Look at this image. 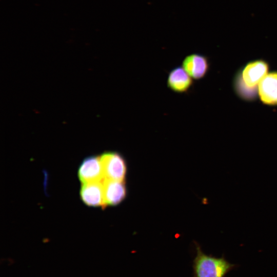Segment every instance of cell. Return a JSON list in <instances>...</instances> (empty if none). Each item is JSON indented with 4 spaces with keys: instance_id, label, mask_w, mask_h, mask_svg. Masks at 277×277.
<instances>
[{
    "instance_id": "8992f818",
    "label": "cell",
    "mask_w": 277,
    "mask_h": 277,
    "mask_svg": "<svg viewBox=\"0 0 277 277\" xmlns=\"http://www.w3.org/2000/svg\"><path fill=\"white\" fill-rule=\"evenodd\" d=\"M193 83V79L182 66L174 68L168 73L167 85L174 92L186 93L192 87Z\"/></svg>"
},
{
    "instance_id": "6da1fadb",
    "label": "cell",
    "mask_w": 277,
    "mask_h": 277,
    "mask_svg": "<svg viewBox=\"0 0 277 277\" xmlns=\"http://www.w3.org/2000/svg\"><path fill=\"white\" fill-rule=\"evenodd\" d=\"M196 248V255L193 261V277H225L235 267L223 256L207 255L197 244Z\"/></svg>"
},
{
    "instance_id": "5b68a950",
    "label": "cell",
    "mask_w": 277,
    "mask_h": 277,
    "mask_svg": "<svg viewBox=\"0 0 277 277\" xmlns=\"http://www.w3.org/2000/svg\"><path fill=\"white\" fill-rule=\"evenodd\" d=\"M182 67L194 80L204 78L209 69L208 58L201 54L191 53L184 58Z\"/></svg>"
},
{
    "instance_id": "3957f363",
    "label": "cell",
    "mask_w": 277,
    "mask_h": 277,
    "mask_svg": "<svg viewBox=\"0 0 277 277\" xmlns=\"http://www.w3.org/2000/svg\"><path fill=\"white\" fill-rule=\"evenodd\" d=\"M100 157L104 179L124 181L127 167L123 157L116 152H107Z\"/></svg>"
},
{
    "instance_id": "52a82bcc",
    "label": "cell",
    "mask_w": 277,
    "mask_h": 277,
    "mask_svg": "<svg viewBox=\"0 0 277 277\" xmlns=\"http://www.w3.org/2000/svg\"><path fill=\"white\" fill-rule=\"evenodd\" d=\"M258 94L262 102L277 105V71L268 73L258 86Z\"/></svg>"
},
{
    "instance_id": "ba28073f",
    "label": "cell",
    "mask_w": 277,
    "mask_h": 277,
    "mask_svg": "<svg viewBox=\"0 0 277 277\" xmlns=\"http://www.w3.org/2000/svg\"><path fill=\"white\" fill-rule=\"evenodd\" d=\"M103 185L105 207L119 204L126 195L124 181L104 179Z\"/></svg>"
},
{
    "instance_id": "7a4b0ae2",
    "label": "cell",
    "mask_w": 277,
    "mask_h": 277,
    "mask_svg": "<svg viewBox=\"0 0 277 277\" xmlns=\"http://www.w3.org/2000/svg\"><path fill=\"white\" fill-rule=\"evenodd\" d=\"M268 70L269 65L264 60L248 63L238 76L236 87L239 94L246 98H251L253 96L250 91L254 94L256 87L268 73Z\"/></svg>"
},
{
    "instance_id": "277c9868",
    "label": "cell",
    "mask_w": 277,
    "mask_h": 277,
    "mask_svg": "<svg viewBox=\"0 0 277 277\" xmlns=\"http://www.w3.org/2000/svg\"><path fill=\"white\" fill-rule=\"evenodd\" d=\"M78 176L82 183L103 181L104 175L100 156H89L84 160L79 167Z\"/></svg>"
},
{
    "instance_id": "9c48e42d",
    "label": "cell",
    "mask_w": 277,
    "mask_h": 277,
    "mask_svg": "<svg viewBox=\"0 0 277 277\" xmlns=\"http://www.w3.org/2000/svg\"><path fill=\"white\" fill-rule=\"evenodd\" d=\"M80 195L88 206L105 207L103 181L83 183Z\"/></svg>"
}]
</instances>
